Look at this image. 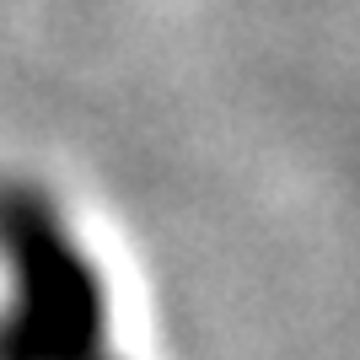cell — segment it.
<instances>
[{"label":"cell","mask_w":360,"mask_h":360,"mask_svg":"<svg viewBox=\"0 0 360 360\" xmlns=\"http://www.w3.org/2000/svg\"><path fill=\"white\" fill-rule=\"evenodd\" d=\"M0 264L11 274L0 360H119L103 274L32 183H0Z\"/></svg>","instance_id":"1"}]
</instances>
